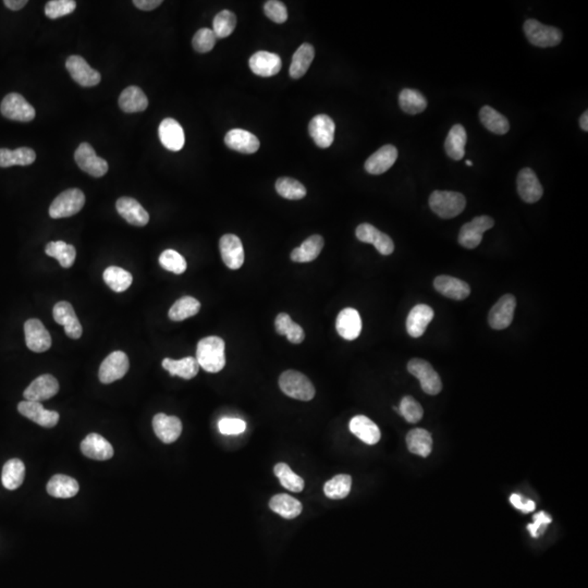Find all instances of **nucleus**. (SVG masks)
I'll use <instances>...</instances> for the list:
<instances>
[{"label": "nucleus", "instance_id": "de8ad7c7", "mask_svg": "<svg viewBox=\"0 0 588 588\" xmlns=\"http://www.w3.org/2000/svg\"><path fill=\"white\" fill-rule=\"evenodd\" d=\"M399 105L409 115H417L426 109L427 100L419 91L404 88L399 95Z\"/></svg>", "mask_w": 588, "mask_h": 588}, {"label": "nucleus", "instance_id": "4d7b16f0", "mask_svg": "<svg viewBox=\"0 0 588 588\" xmlns=\"http://www.w3.org/2000/svg\"><path fill=\"white\" fill-rule=\"evenodd\" d=\"M217 38L210 29H201L195 33L192 45L197 53H208L216 45Z\"/></svg>", "mask_w": 588, "mask_h": 588}, {"label": "nucleus", "instance_id": "37998d69", "mask_svg": "<svg viewBox=\"0 0 588 588\" xmlns=\"http://www.w3.org/2000/svg\"><path fill=\"white\" fill-rule=\"evenodd\" d=\"M25 477V466L21 460H9L3 465L1 481L8 490H15L22 485Z\"/></svg>", "mask_w": 588, "mask_h": 588}, {"label": "nucleus", "instance_id": "423d86ee", "mask_svg": "<svg viewBox=\"0 0 588 588\" xmlns=\"http://www.w3.org/2000/svg\"><path fill=\"white\" fill-rule=\"evenodd\" d=\"M408 371L419 379L425 394L436 396L441 392L442 382L440 377L428 362L421 359H411L408 363Z\"/></svg>", "mask_w": 588, "mask_h": 588}, {"label": "nucleus", "instance_id": "4468645a", "mask_svg": "<svg viewBox=\"0 0 588 588\" xmlns=\"http://www.w3.org/2000/svg\"><path fill=\"white\" fill-rule=\"evenodd\" d=\"M222 262L230 270H239L245 263V249L241 240L235 235H222L219 241Z\"/></svg>", "mask_w": 588, "mask_h": 588}, {"label": "nucleus", "instance_id": "5fc2aeb1", "mask_svg": "<svg viewBox=\"0 0 588 588\" xmlns=\"http://www.w3.org/2000/svg\"><path fill=\"white\" fill-rule=\"evenodd\" d=\"M399 414L411 424L419 423L424 415V410L421 404L414 399L413 396H406L401 400L399 406Z\"/></svg>", "mask_w": 588, "mask_h": 588}, {"label": "nucleus", "instance_id": "79ce46f5", "mask_svg": "<svg viewBox=\"0 0 588 588\" xmlns=\"http://www.w3.org/2000/svg\"><path fill=\"white\" fill-rule=\"evenodd\" d=\"M276 332L281 336H287L291 343L300 344L304 341V330L297 323L292 320L287 313H280L274 320Z\"/></svg>", "mask_w": 588, "mask_h": 588}, {"label": "nucleus", "instance_id": "9d476101", "mask_svg": "<svg viewBox=\"0 0 588 588\" xmlns=\"http://www.w3.org/2000/svg\"><path fill=\"white\" fill-rule=\"evenodd\" d=\"M75 160L77 166L92 177L100 178L107 173V162L104 158L98 157L94 148L88 143H82L77 147Z\"/></svg>", "mask_w": 588, "mask_h": 588}, {"label": "nucleus", "instance_id": "39448f33", "mask_svg": "<svg viewBox=\"0 0 588 588\" xmlns=\"http://www.w3.org/2000/svg\"><path fill=\"white\" fill-rule=\"evenodd\" d=\"M84 204L85 195L81 189H65V192L58 195L50 205V217L54 219L71 217L80 212Z\"/></svg>", "mask_w": 588, "mask_h": 588}, {"label": "nucleus", "instance_id": "412c9836", "mask_svg": "<svg viewBox=\"0 0 588 588\" xmlns=\"http://www.w3.org/2000/svg\"><path fill=\"white\" fill-rule=\"evenodd\" d=\"M158 134L162 144L171 152H179L185 146V131L177 120L172 118L162 120L158 129Z\"/></svg>", "mask_w": 588, "mask_h": 588}, {"label": "nucleus", "instance_id": "72a5a7b5", "mask_svg": "<svg viewBox=\"0 0 588 588\" xmlns=\"http://www.w3.org/2000/svg\"><path fill=\"white\" fill-rule=\"evenodd\" d=\"M162 367L169 371L171 376H179L183 379H192L199 374L200 365L196 359L192 357L181 359H165L162 363Z\"/></svg>", "mask_w": 588, "mask_h": 588}, {"label": "nucleus", "instance_id": "5701e85b", "mask_svg": "<svg viewBox=\"0 0 588 588\" xmlns=\"http://www.w3.org/2000/svg\"><path fill=\"white\" fill-rule=\"evenodd\" d=\"M116 208L123 219L137 227H144L150 222L148 212L132 197H120L116 203Z\"/></svg>", "mask_w": 588, "mask_h": 588}, {"label": "nucleus", "instance_id": "13d9d810", "mask_svg": "<svg viewBox=\"0 0 588 588\" xmlns=\"http://www.w3.org/2000/svg\"><path fill=\"white\" fill-rule=\"evenodd\" d=\"M264 13L267 18L270 19L272 22L281 23L288 20L287 7L281 1L278 0H270L267 1L264 6Z\"/></svg>", "mask_w": 588, "mask_h": 588}, {"label": "nucleus", "instance_id": "473e14b6", "mask_svg": "<svg viewBox=\"0 0 588 588\" xmlns=\"http://www.w3.org/2000/svg\"><path fill=\"white\" fill-rule=\"evenodd\" d=\"M324 245V238L322 235H315L307 238L301 247L292 251L291 259L295 263L313 262L322 252Z\"/></svg>", "mask_w": 588, "mask_h": 588}, {"label": "nucleus", "instance_id": "9b49d317", "mask_svg": "<svg viewBox=\"0 0 588 588\" xmlns=\"http://www.w3.org/2000/svg\"><path fill=\"white\" fill-rule=\"evenodd\" d=\"M65 68L73 80L84 88L95 86L102 80L100 73L93 69L81 56L73 55L68 58Z\"/></svg>", "mask_w": 588, "mask_h": 588}, {"label": "nucleus", "instance_id": "20e7f679", "mask_svg": "<svg viewBox=\"0 0 588 588\" xmlns=\"http://www.w3.org/2000/svg\"><path fill=\"white\" fill-rule=\"evenodd\" d=\"M526 38L532 45L541 48L553 47L560 44L562 40V32L555 26H548L539 21L529 19L526 20L523 26Z\"/></svg>", "mask_w": 588, "mask_h": 588}, {"label": "nucleus", "instance_id": "09e8293b", "mask_svg": "<svg viewBox=\"0 0 588 588\" xmlns=\"http://www.w3.org/2000/svg\"><path fill=\"white\" fill-rule=\"evenodd\" d=\"M351 486V477L346 474H340L325 483L324 493L328 498L339 500L349 496Z\"/></svg>", "mask_w": 588, "mask_h": 588}, {"label": "nucleus", "instance_id": "7c9ffc66", "mask_svg": "<svg viewBox=\"0 0 588 588\" xmlns=\"http://www.w3.org/2000/svg\"><path fill=\"white\" fill-rule=\"evenodd\" d=\"M349 428L354 436H357L359 440L369 446L376 444L382 437L380 429L376 424L365 415L354 417L350 421Z\"/></svg>", "mask_w": 588, "mask_h": 588}, {"label": "nucleus", "instance_id": "0eeeda50", "mask_svg": "<svg viewBox=\"0 0 588 588\" xmlns=\"http://www.w3.org/2000/svg\"><path fill=\"white\" fill-rule=\"evenodd\" d=\"M0 111L3 117L22 123H29L36 118V109L18 93H10L3 98Z\"/></svg>", "mask_w": 588, "mask_h": 588}, {"label": "nucleus", "instance_id": "a211bd4d", "mask_svg": "<svg viewBox=\"0 0 588 588\" xmlns=\"http://www.w3.org/2000/svg\"><path fill=\"white\" fill-rule=\"evenodd\" d=\"M18 411L23 417L31 419L40 426L52 428L59 421V414L55 411H48L44 409L40 402L22 401L19 403Z\"/></svg>", "mask_w": 588, "mask_h": 588}, {"label": "nucleus", "instance_id": "f8f14e48", "mask_svg": "<svg viewBox=\"0 0 588 588\" xmlns=\"http://www.w3.org/2000/svg\"><path fill=\"white\" fill-rule=\"evenodd\" d=\"M516 300L512 294H504L490 309L488 323L493 330H502L508 328L513 320Z\"/></svg>", "mask_w": 588, "mask_h": 588}, {"label": "nucleus", "instance_id": "e433bc0d", "mask_svg": "<svg viewBox=\"0 0 588 588\" xmlns=\"http://www.w3.org/2000/svg\"><path fill=\"white\" fill-rule=\"evenodd\" d=\"M36 160V152L29 147H19L13 150L0 148V167L1 168L32 165Z\"/></svg>", "mask_w": 588, "mask_h": 588}, {"label": "nucleus", "instance_id": "680f3d73", "mask_svg": "<svg viewBox=\"0 0 588 588\" xmlns=\"http://www.w3.org/2000/svg\"><path fill=\"white\" fill-rule=\"evenodd\" d=\"M510 501H511L512 506L514 508L518 509V510H521V511L525 512V513L533 512L536 508L535 502L533 500L523 501L522 497L518 494L511 495Z\"/></svg>", "mask_w": 588, "mask_h": 588}, {"label": "nucleus", "instance_id": "a18cd8bd", "mask_svg": "<svg viewBox=\"0 0 588 588\" xmlns=\"http://www.w3.org/2000/svg\"><path fill=\"white\" fill-rule=\"evenodd\" d=\"M102 278H104V281L108 287L112 291L118 292V293L129 289L133 281L132 274L127 270H123L121 267L117 266L108 267L107 270L104 272Z\"/></svg>", "mask_w": 588, "mask_h": 588}, {"label": "nucleus", "instance_id": "f03ea898", "mask_svg": "<svg viewBox=\"0 0 588 588\" xmlns=\"http://www.w3.org/2000/svg\"><path fill=\"white\" fill-rule=\"evenodd\" d=\"M279 387L286 396L300 401H311L315 396L312 382L297 371H286L280 375Z\"/></svg>", "mask_w": 588, "mask_h": 588}, {"label": "nucleus", "instance_id": "6e6d98bb", "mask_svg": "<svg viewBox=\"0 0 588 588\" xmlns=\"http://www.w3.org/2000/svg\"><path fill=\"white\" fill-rule=\"evenodd\" d=\"M77 8V3L73 0H50L45 6V15L47 18L55 20L65 15H70Z\"/></svg>", "mask_w": 588, "mask_h": 588}, {"label": "nucleus", "instance_id": "c756f323", "mask_svg": "<svg viewBox=\"0 0 588 588\" xmlns=\"http://www.w3.org/2000/svg\"><path fill=\"white\" fill-rule=\"evenodd\" d=\"M434 287L439 293L456 301L465 300L471 293V288L465 281L447 274L437 277L434 280Z\"/></svg>", "mask_w": 588, "mask_h": 588}, {"label": "nucleus", "instance_id": "603ef678", "mask_svg": "<svg viewBox=\"0 0 588 588\" xmlns=\"http://www.w3.org/2000/svg\"><path fill=\"white\" fill-rule=\"evenodd\" d=\"M237 26V17L229 10H222L215 17L212 22V32L217 38H226L231 36Z\"/></svg>", "mask_w": 588, "mask_h": 588}, {"label": "nucleus", "instance_id": "8fccbe9b", "mask_svg": "<svg viewBox=\"0 0 588 588\" xmlns=\"http://www.w3.org/2000/svg\"><path fill=\"white\" fill-rule=\"evenodd\" d=\"M274 475L279 479L284 488L293 493H301L304 489V481L294 473L286 463H278L274 467Z\"/></svg>", "mask_w": 588, "mask_h": 588}, {"label": "nucleus", "instance_id": "49530a36", "mask_svg": "<svg viewBox=\"0 0 588 588\" xmlns=\"http://www.w3.org/2000/svg\"><path fill=\"white\" fill-rule=\"evenodd\" d=\"M201 303L192 297H183L178 300L169 309V318L173 322H183L200 312Z\"/></svg>", "mask_w": 588, "mask_h": 588}, {"label": "nucleus", "instance_id": "bb28decb", "mask_svg": "<svg viewBox=\"0 0 588 588\" xmlns=\"http://www.w3.org/2000/svg\"><path fill=\"white\" fill-rule=\"evenodd\" d=\"M336 328L343 339L352 341L359 338L362 332V319L357 309L351 307L342 309L336 317Z\"/></svg>", "mask_w": 588, "mask_h": 588}, {"label": "nucleus", "instance_id": "b1692460", "mask_svg": "<svg viewBox=\"0 0 588 588\" xmlns=\"http://www.w3.org/2000/svg\"><path fill=\"white\" fill-rule=\"evenodd\" d=\"M81 451L85 456L98 461H106L114 456V448L107 439L98 434H90L81 442Z\"/></svg>", "mask_w": 588, "mask_h": 588}, {"label": "nucleus", "instance_id": "052dcab7", "mask_svg": "<svg viewBox=\"0 0 588 588\" xmlns=\"http://www.w3.org/2000/svg\"><path fill=\"white\" fill-rule=\"evenodd\" d=\"M550 516L546 513V512H539V513H536L534 516V523L529 524L527 525V529H529V533L533 537L537 539L541 534L545 532V529H546V526L549 525L551 523Z\"/></svg>", "mask_w": 588, "mask_h": 588}, {"label": "nucleus", "instance_id": "4be33fe9", "mask_svg": "<svg viewBox=\"0 0 588 588\" xmlns=\"http://www.w3.org/2000/svg\"><path fill=\"white\" fill-rule=\"evenodd\" d=\"M155 434L164 444H172L179 439L183 433V423L177 417H168L158 413L153 419Z\"/></svg>", "mask_w": 588, "mask_h": 588}, {"label": "nucleus", "instance_id": "1a4fd4ad", "mask_svg": "<svg viewBox=\"0 0 588 588\" xmlns=\"http://www.w3.org/2000/svg\"><path fill=\"white\" fill-rule=\"evenodd\" d=\"M129 371V359L127 354L123 351H115L110 353L100 367L98 377L102 384H111L125 377Z\"/></svg>", "mask_w": 588, "mask_h": 588}, {"label": "nucleus", "instance_id": "a878e982", "mask_svg": "<svg viewBox=\"0 0 588 588\" xmlns=\"http://www.w3.org/2000/svg\"><path fill=\"white\" fill-rule=\"evenodd\" d=\"M398 150L394 145H385L365 162V170L371 175H382L394 165Z\"/></svg>", "mask_w": 588, "mask_h": 588}, {"label": "nucleus", "instance_id": "7ed1b4c3", "mask_svg": "<svg viewBox=\"0 0 588 588\" xmlns=\"http://www.w3.org/2000/svg\"><path fill=\"white\" fill-rule=\"evenodd\" d=\"M429 206L439 217L450 219L463 212L466 206V200L461 193L435 191L429 197Z\"/></svg>", "mask_w": 588, "mask_h": 588}, {"label": "nucleus", "instance_id": "ea45409f", "mask_svg": "<svg viewBox=\"0 0 588 588\" xmlns=\"http://www.w3.org/2000/svg\"><path fill=\"white\" fill-rule=\"evenodd\" d=\"M466 141H467V135L464 127L461 125H454L444 142V148L449 157L456 162L461 160L465 153L464 147H465Z\"/></svg>", "mask_w": 588, "mask_h": 588}, {"label": "nucleus", "instance_id": "6e6552de", "mask_svg": "<svg viewBox=\"0 0 588 588\" xmlns=\"http://www.w3.org/2000/svg\"><path fill=\"white\" fill-rule=\"evenodd\" d=\"M495 222L489 216H479L464 224L460 230L459 243L465 249H473L481 245L485 232L494 227Z\"/></svg>", "mask_w": 588, "mask_h": 588}, {"label": "nucleus", "instance_id": "a19ab883", "mask_svg": "<svg viewBox=\"0 0 588 588\" xmlns=\"http://www.w3.org/2000/svg\"><path fill=\"white\" fill-rule=\"evenodd\" d=\"M479 119L483 127L495 134L504 135L509 132L510 123L500 112L489 106H483L479 111Z\"/></svg>", "mask_w": 588, "mask_h": 588}, {"label": "nucleus", "instance_id": "f3484780", "mask_svg": "<svg viewBox=\"0 0 588 588\" xmlns=\"http://www.w3.org/2000/svg\"><path fill=\"white\" fill-rule=\"evenodd\" d=\"M357 239L364 243L374 245L382 255H390L394 253V245L392 238L386 233L379 231L374 226L369 224H359L355 232Z\"/></svg>", "mask_w": 588, "mask_h": 588}, {"label": "nucleus", "instance_id": "f257e3e1", "mask_svg": "<svg viewBox=\"0 0 588 588\" xmlns=\"http://www.w3.org/2000/svg\"><path fill=\"white\" fill-rule=\"evenodd\" d=\"M226 344L217 336H206L197 343L196 361L204 371L219 373L226 366Z\"/></svg>", "mask_w": 588, "mask_h": 588}, {"label": "nucleus", "instance_id": "4c0bfd02", "mask_svg": "<svg viewBox=\"0 0 588 588\" xmlns=\"http://www.w3.org/2000/svg\"><path fill=\"white\" fill-rule=\"evenodd\" d=\"M119 106L127 114L144 111L148 106V100L139 86H129L120 95Z\"/></svg>", "mask_w": 588, "mask_h": 588}, {"label": "nucleus", "instance_id": "69168bd1", "mask_svg": "<svg viewBox=\"0 0 588 588\" xmlns=\"http://www.w3.org/2000/svg\"><path fill=\"white\" fill-rule=\"evenodd\" d=\"M580 125H581L582 129L584 131L587 132L588 131V111L584 112L583 115H582L581 119H580Z\"/></svg>", "mask_w": 588, "mask_h": 588}, {"label": "nucleus", "instance_id": "dca6fc26", "mask_svg": "<svg viewBox=\"0 0 588 588\" xmlns=\"http://www.w3.org/2000/svg\"><path fill=\"white\" fill-rule=\"evenodd\" d=\"M53 315L55 322L65 327V334L69 338L79 339L82 336V326L69 302H58L54 307Z\"/></svg>", "mask_w": 588, "mask_h": 588}, {"label": "nucleus", "instance_id": "2eb2a0df", "mask_svg": "<svg viewBox=\"0 0 588 588\" xmlns=\"http://www.w3.org/2000/svg\"><path fill=\"white\" fill-rule=\"evenodd\" d=\"M59 392V384L53 375L45 374L38 377L25 389L24 396L26 401L40 402L53 398Z\"/></svg>", "mask_w": 588, "mask_h": 588}, {"label": "nucleus", "instance_id": "393cba45", "mask_svg": "<svg viewBox=\"0 0 588 588\" xmlns=\"http://www.w3.org/2000/svg\"><path fill=\"white\" fill-rule=\"evenodd\" d=\"M249 68L259 77H272L281 70L282 61L279 56L270 52H257L249 58Z\"/></svg>", "mask_w": 588, "mask_h": 588}, {"label": "nucleus", "instance_id": "aec40b11", "mask_svg": "<svg viewBox=\"0 0 588 588\" xmlns=\"http://www.w3.org/2000/svg\"><path fill=\"white\" fill-rule=\"evenodd\" d=\"M309 131L317 146L320 148H327L334 143L336 125L330 116H315L309 123Z\"/></svg>", "mask_w": 588, "mask_h": 588}, {"label": "nucleus", "instance_id": "c85d7f7f", "mask_svg": "<svg viewBox=\"0 0 588 588\" xmlns=\"http://www.w3.org/2000/svg\"><path fill=\"white\" fill-rule=\"evenodd\" d=\"M434 311L426 304L414 307L406 319V332L412 338H419L426 332L427 326L434 318Z\"/></svg>", "mask_w": 588, "mask_h": 588}, {"label": "nucleus", "instance_id": "f704fd0d", "mask_svg": "<svg viewBox=\"0 0 588 588\" xmlns=\"http://www.w3.org/2000/svg\"><path fill=\"white\" fill-rule=\"evenodd\" d=\"M406 446L411 454L427 458L433 450V437L426 429H412L406 435Z\"/></svg>", "mask_w": 588, "mask_h": 588}, {"label": "nucleus", "instance_id": "338daca9", "mask_svg": "<svg viewBox=\"0 0 588 588\" xmlns=\"http://www.w3.org/2000/svg\"><path fill=\"white\" fill-rule=\"evenodd\" d=\"M466 165L473 166V162H472L471 160H467V162H466Z\"/></svg>", "mask_w": 588, "mask_h": 588}, {"label": "nucleus", "instance_id": "0e129e2a", "mask_svg": "<svg viewBox=\"0 0 588 588\" xmlns=\"http://www.w3.org/2000/svg\"><path fill=\"white\" fill-rule=\"evenodd\" d=\"M3 3L10 10L18 11L24 8L25 5H28V1L26 0H5Z\"/></svg>", "mask_w": 588, "mask_h": 588}, {"label": "nucleus", "instance_id": "3c124183", "mask_svg": "<svg viewBox=\"0 0 588 588\" xmlns=\"http://www.w3.org/2000/svg\"><path fill=\"white\" fill-rule=\"evenodd\" d=\"M276 191L280 196L287 200H302L307 195L304 185L292 178H279L277 180Z\"/></svg>", "mask_w": 588, "mask_h": 588}, {"label": "nucleus", "instance_id": "864d4df0", "mask_svg": "<svg viewBox=\"0 0 588 588\" xmlns=\"http://www.w3.org/2000/svg\"><path fill=\"white\" fill-rule=\"evenodd\" d=\"M160 264L164 270L181 274L187 270V261L183 255L179 254L175 249H166L160 254Z\"/></svg>", "mask_w": 588, "mask_h": 588}, {"label": "nucleus", "instance_id": "2f4dec72", "mask_svg": "<svg viewBox=\"0 0 588 588\" xmlns=\"http://www.w3.org/2000/svg\"><path fill=\"white\" fill-rule=\"evenodd\" d=\"M46 489H47V493L50 496L55 497V498L68 499L77 496V493L80 490V486H79V483L72 477L58 474V475H55L50 479Z\"/></svg>", "mask_w": 588, "mask_h": 588}, {"label": "nucleus", "instance_id": "58836bf2", "mask_svg": "<svg viewBox=\"0 0 588 588\" xmlns=\"http://www.w3.org/2000/svg\"><path fill=\"white\" fill-rule=\"evenodd\" d=\"M315 57V50L311 44H303L297 48L292 57L291 65H290V77L292 79H300L303 77L312 65Z\"/></svg>", "mask_w": 588, "mask_h": 588}, {"label": "nucleus", "instance_id": "6ab92c4d", "mask_svg": "<svg viewBox=\"0 0 588 588\" xmlns=\"http://www.w3.org/2000/svg\"><path fill=\"white\" fill-rule=\"evenodd\" d=\"M518 192L522 200L529 204L539 202L543 196V187L535 172L531 168H524L518 172Z\"/></svg>", "mask_w": 588, "mask_h": 588}, {"label": "nucleus", "instance_id": "c03bdc74", "mask_svg": "<svg viewBox=\"0 0 588 588\" xmlns=\"http://www.w3.org/2000/svg\"><path fill=\"white\" fill-rule=\"evenodd\" d=\"M45 253L48 256L57 259L63 268H70L75 264L77 256L75 247L63 241L49 242L46 245Z\"/></svg>", "mask_w": 588, "mask_h": 588}, {"label": "nucleus", "instance_id": "bf43d9fd", "mask_svg": "<svg viewBox=\"0 0 588 588\" xmlns=\"http://www.w3.org/2000/svg\"><path fill=\"white\" fill-rule=\"evenodd\" d=\"M218 429L222 435H226V436H237L245 433L247 424L243 419L224 417L218 423Z\"/></svg>", "mask_w": 588, "mask_h": 588}, {"label": "nucleus", "instance_id": "c9c22d12", "mask_svg": "<svg viewBox=\"0 0 588 588\" xmlns=\"http://www.w3.org/2000/svg\"><path fill=\"white\" fill-rule=\"evenodd\" d=\"M270 508L274 513L279 514L287 520L297 518L303 510L301 502L287 494H279L272 497L270 501Z\"/></svg>", "mask_w": 588, "mask_h": 588}, {"label": "nucleus", "instance_id": "ddd939ff", "mask_svg": "<svg viewBox=\"0 0 588 588\" xmlns=\"http://www.w3.org/2000/svg\"><path fill=\"white\" fill-rule=\"evenodd\" d=\"M25 342L31 351L36 353L47 351L52 347V336L40 319L32 318L24 324Z\"/></svg>", "mask_w": 588, "mask_h": 588}, {"label": "nucleus", "instance_id": "e2e57ef3", "mask_svg": "<svg viewBox=\"0 0 588 588\" xmlns=\"http://www.w3.org/2000/svg\"><path fill=\"white\" fill-rule=\"evenodd\" d=\"M160 0H134L133 5L143 11H152L162 5Z\"/></svg>", "mask_w": 588, "mask_h": 588}, {"label": "nucleus", "instance_id": "cd10ccee", "mask_svg": "<svg viewBox=\"0 0 588 588\" xmlns=\"http://www.w3.org/2000/svg\"><path fill=\"white\" fill-rule=\"evenodd\" d=\"M224 143L231 150L243 154H254L261 146L258 139L253 133L243 129L229 131L224 137Z\"/></svg>", "mask_w": 588, "mask_h": 588}]
</instances>
